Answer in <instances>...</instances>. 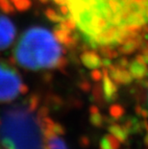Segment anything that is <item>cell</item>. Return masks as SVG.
<instances>
[{
  "instance_id": "obj_16",
  "label": "cell",
  "mask_w": 148,
  "mask_h": 149,
  "mask_svg": "<svg viewBox=\"0 0 148 149\" xmlns=\"http://www.w3.org/2000/svg\"><path fill=\"white\" fill-rule=\"evenodd\" d=\"M111 112H112V115L114 116V117H115V118H117V117L122 116V109H120V108L115 107L114 109H112Z\"/></svg>"
},
{
  "instance_id": "obj_18",
  "label": "cell",
  "mask_w": 148,
  "mask_h": 149,
  "mask_svg": "<svg viewBox=\"0 0 148 149\" xmlns=\"http://www.w3.org/2000/svg\"><path fill=\"white\" fill-rule=\"evenodd\" d=\"M40 1L42 2V3H47V2L49 1V0H40Z\"/></svg>"
},
{
  "instance_id": "obj_3",
  "label": "cell",
  "mask_w": 148,
  "mask_h": 149,
  "mask_svg": "<svg viewBox=\"0 0 148 149\" xmlns=\"http://www.w3.org/2000/svg\"><path fill=\"white\" fill-rule=\"evenodd\" d=\"M62 47L49 30L33 26L21 35L14 50L17 65L28 70L55 68Z\"/></svg>"
},
{
  "instance_id": "obj_5",
  "label": "cell",
  "mask_w": 148,
  "mask_h": 149,
  "mask_svg": "<svg viewBox=\"0 0 148 149\" xmlns=\"http://www.w3.org/2000/svg\"><path fill=\"white\" fill-rule=\"evenodd\" d=\"M17 30L7 17L0 15V50L8 48L14 42Z\"/></svg>"
},
{
  "instance_id": "obj_15",
  "label": "cell",
  "mask_w": 148,
  "mask_h": 149,
  "mask_svg": "<svg viewBox=\"0 0 148 149\" xmlns=\"http://www.w3.org/2000/svg\"><path fill=\"white\" fill-rule=\"evenodd\" d=\"M59 11L61 13V15H64V17H67L69 15V9L67 5H61L59 8Z\"/></svg>"
},
{
  "instance_id": "obj_17",
  "label": "cell",
  "mask_w": 148,
  "mask_h": 149,
  "mask_svg": "<svg viewBox=\"0 0 148 149\" xmlns=\"http://www.w3.org/2000/svg\"><path fill=\"white\" fill-rule=\"evenodd\" d=\"M144 142H145V144L148 146V129H147V133L145 135V138H144Z\"/></svg>"
},
{
  "instance_id": "obj_1",
  "label": "cell",
  "mask_w": 148,
  "mask_h": 149,
  "mask_svg": "<svg viewBox=\"0 0 148 149\" xmlns=\"http://www.w3.org/2000/svg\"><path fill=\"white\" fill-rule=\"evenodd\" d=\"M67 5L91 46L115 43L148 21V0H68Z\"/></svg>"
},
{
  "instance_id": "obj_7",
  "label": "cell",
  "mask_w": 148,
  "mask_h": 149,
  "mask_svg": "<svg viewBox=\"0 0 148 149\" xmlns=\"http://www.w3.org/2000/svg\"><path fill=\"white\" fill-rule=\"evenodd\" d=\"M120 141L111 134L106 135L100 141V149H118Z\"/></svg>"
},
{
  "instance_id": "obj_10",
  "label": "cell",
  "mask_w": 148,
  "mask_h": 149,
  "mask_svg": "<svg viewBox=\"0 0 148 149\" xmlns=\"http://www.w3.org/2000/svg\"><path fill=\"white\" fill-rule=\"evenodd\" d=\"M14 5L17 11L25 12L31 8L32 3H31V0H17V1L14 2Z\"/></svg>"
},
{
  "instance_id": "obj_6",
  "label": "cell",
  "mask_w": 148,
  "mask_h": 149,
  "mask_svg": "<svg viewBox=\"0 0 148 149\" xmlns=\"http://www.w3.org/2000/svg\"><path fill=\"white\" fill-rule=\"evenodd\" d=\"M109 132L110 134L113 135L115 139H117L120 143L126 141V139L129 137V130L127 129V127L123 124H117V123H115V124H112L109 127Z\"/></svg>"
},
{
  "instance_id": "obj_8",
  "label": "cell",
  "mask_w": 148,
  "mask_h": 149,
  "mask_svg": "<svg viewBox=\"0 0 148 149\" xmlns=\"http://www.w3.org/2000/svg\"><path fill=\"white\" fill-rule=\"evenodd\" d=\"M53 33H54V37L56 40H57L59 43H62L63 45H65L67 48H68L71 42V38L68 36L69 34L65 33V31H63L62 29H60L58 27V25H56L54 27Z\"/></svg>"
},
{
  "instance_id": "obj_2",
  "label": "cell",
  "mask_w": 148,
  "mask_h": 149,
  "mask_svg": "<svg viewBox=\"0 0 148 149\" xmlns=\"http://www.w3.org/2000/svg\"><path fill=\"white\" fill-rule=\"evenodd\" d=\"M52 120L37 94L6 108L0 113V149H48Z\"/></svg>"
},
{
  "instance_id": "obj_14",
  "label": "cell",
  "mask_w": 148,
  "mask_h": 149,
  "mask_svg": "<svg viewBox=\"0 0 148 149\" xmlns=\"http://www.w3.org/2000/svg\"><path fill=\"white\" fill-rule=\"evenodd\" d=\"M67 63H68L67 62V59L65 58V57H60L55 68H57V69H59V70H61V71L64 70L65 66L67 65Z\"/></svg>"
},
{
  "instance_id": "obj_9",
  "label": "cell",
  "mask_w": 148,
  "mask_h": 149,
  "mask_svg": "<svg viewBox=\"0 0 148 149\" xmlns=\"http://www.w3.org/2000/svg\"><path fill=\"white\" fill-rule=\"evenodd\" d=\"M82 62L88 68H95L99 65V58L94 53L91 52H85L81 56Z\"/></svg>"
},
{
  "instance_id": "obj_11",
  "label": "cell",
  "mask_w": 148,
  "mask_h": 149,
  "mask_svg": "<svg viewBox=\"0 0 148 149\" xmlns=\"http://www.w3.org/2000/svg\"><path fill=\"white\" fill-rule=\"evenodd\" d=\"M45 15L49 20H51L53 22H61L64 19V17H62V15H59L58 13H56L51 8H48L45 11Z\"/></svg>"
},
{
  "instance_id": "obj_4",
  "label": "cell",
  "mask_w": 148,
  "mask_h": 149,
  "mask_svg": "<svg viewBox=\"0 0 148 149\" xmlns=\"http://www.w3.org/2000/svg\"><path fill=\"white\" fill-rule=\"evenodd\" d=\"M27 93L28 87L22 83V79L15 66L0 60V103L12 102L20 94Z\"/></svg>"
},
{
  "instance_id": "obj_13",
  "label": "cell",
  "mask_w": 148,
  "mask_h": 149,
  "mask_svg": "<svg viewBox=\"0 0 148 149\" xmlns=\"http://www.w3.org/2000/svg\"><path fill=\"white\" fill-rule=\"evenodd\" d=\"M104 88H105V93H106L107 98L112 99V98L114 97V94H115V88L107 77H105V84H104Z\"/></svg>"
},
{
  "instance_id": "obj_12",
  "label": "cell",
  "mask_w": 148,
  "mask_h": 149,
  "mask_svg": "<svg viewBox=\"0 0 148 149\" xmlns=\"http://www.w3.org/2000/svg\"><path fill=\"white\" fill-rule=\"evenodd\" d=\"M0 11L5 14H14L15 9L9 0H0Z\"/></svg>"
}]
</instances>
